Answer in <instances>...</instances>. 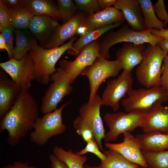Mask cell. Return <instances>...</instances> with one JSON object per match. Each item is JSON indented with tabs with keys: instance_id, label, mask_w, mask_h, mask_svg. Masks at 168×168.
<instances>
[{
	"instance_id": "obj_1",
	"label": "cell",
	"mask_w": 168,
	"mask_h": 168,
	"mask_svg": "<svg viewBox=\"0 0 168 168\" xmlns=\"http://www.w3.org/2000/svg\"><path fill=\"white\" fill-rule=\"evenodd\" d=\"M38 115V106L34 97L28 91L21 90L11 108L0 119V132L7 131L8 144L16 145L33 129Z\"/></svg>"
},
{
	"instance_id": "obj_2",
	"label": "cell",
	"mask_w": 168,
	"mask_h": 168,
	"mask_svg": "<svg viewBox=\"0 0 168 168\" xmlns=\"http://www.w3.org/2000/svg\"><path fill=\"white\" fill-rule=\"evenodd\" d=\"M77 37L74 36L66 44L57 48L46 49L37 44L29 54L34 63L35 79L46 85L50 81V76L56 71L55 65L62 55L72 48Z\"/></svg>"
},
{
	"instance_id": "obj_3",
	"label": "cell",
	"mask_w": 168,
	"mask_h": 168,
	"mask_svg": "<svg viewBox=\"0 0 168 168\" xmlns=\"http://www.w3.org/2000/svg\"><path fill=\"white\" fill-rule=\"evenodd\" d=\"M168 54L157 44L155 46L149 44L146 47L142 60L135 71L136 77L141 84L147 88L161 85L163 61Z\"/></svg>"
},
{
	"instance_id": "obj_4",
	"label": "cell",
	"mask_w": 168,
	"mask_h": 168,
	"mask_svg": "<svg viewBox=\"0 0 168 168\" xmlns=\"http://www.w3.org/2000/svg\"><path fill=\"white\" fill-rule=\"evenodd\" d=\"M152 29L135 31L132 30L128 24L122 26L116 31L109 33L100 43L99 53L101 57L106 59L109 58L110 48L120 42L131 43L135 44L148 43L152 46L156 45L164 39L153 35L151 33Z\"/></svg>"
},
{
	"instance_id": "obj_5",
	"label": "cell",
	"mask_w": 168,
	"mask_h": 168,
	"mask_svg": "<svg viewBox=\"0 0 168 168\" xmlns=\"http://www.w3.org/2000/svg\"><path fill=\"white\" fill-rule=\"evenodd\" d=\"M128 96L121 100V104L126 112L148 113L157 102L163 103L168 101V94L161 85L148 88L133 89Z\"/></svg>"
},
{
	"instance_id": "obj_6",
	"label": "cell",
	"mask_w": 168,
	"mask_h": 168,
	"mask_svg": "<svg viewBox=\"0 0 168 168\" xmlns=\"http://www.w3.org/2000/svg\"><path fill=\"white\" fill-rule=\"evenodd\" d=\"M102 105L101 98L97 94L92 101H88L81 106L79 110V114L74 120L73 126L76 130L84 127L91 129L99 149L103 151L102 140L104 138L105 133L100 115Z\"/></svg>"
},
{
	"instance_id": "obj_7",
	"label": "cell",
	"mask_w": 168,
	"mask_h": 168,
	"mask_svg": "<svg viewBox=\"0 0 168 168\" xmlns=\"http://www.w3.org/2000/svg\"><path fill=\"white\" fill-rule=\"evenodd\" d=\"M70 102L63 104L54 111L37 118L34 130L30 134V140L32 142L38 145H44L51 138L61 134L65 131L66 126L63 123L62 113Z\"/></svg>"
},
{
	"instance_id": "obj_8",
	"label": "cell",
	"mask_w": 168,
	"mask_h": 168,
	"mask_svg": "<svg viewBox=\"0 0 168 168\" xmlns=\"http://www.w3.org/2000/svg\"><path fill=\"white\" fill-rule=\"evenodd\" d=\"M148 113L136 111L106 113L104 120L109 130L105 133L104 141L110 142L116 141L121 134L140 127Z\"/></svg>"
},
{
	"instance_id": "obj_9",
	"label": "cell",
	"mask_w": 168,
	"mask_h": 168,
	"mask_svg": "<svg viewBox=\"0 0 168 168\" xmlns=\"http://www.w3.org/2000/svg\"><path fill=\"white\" fill-rule=\"evenodd\" d=\"M122 69L119 59L110 61L101 56L85 68L81 74L87 77L89 81L90 94L88 101L91 102L95 99L100 86L105 80L117 76Z\"/></svg>"
},
{
	"instance_id": "obj_10",
	"label": "cell",
	"mask_w": 168,
	"mask_h": 168,
	"mask_svg": "<svg viewBox=\"0 0 168 168\" xmlns=\"http://www.w3.org/2000/svg\"><path fill=\"white\" fill-rule=\"evenodd\" d=\"M50 79L52 82L42 100L40 110L44 114L57 109L58 104L73 89L67 73L60 68L50 76Z\"/></svg>"
},
{
	"instance_id": "obj_11",
	"label": "cell",
	"mask_w": 168,
	"mask_h": 168,
	"mask_svg": "<svg viewBox=\"0 0 168 168\" xmlns=\"http://www.w3.org/2000/svg\"><path fill=\"white\" fill-rule=\"evenodd\" d=\"M0 66L21 90L28 91L35 80L34 63L29 53L20 60L12 58L1 63Z\"/></svg>"
},
{
	"instance_id": "obj_12",
	"label": "cell",
	"mask_w": 168,
	"mask_h": 168,
	"mask_svg": "<svg viewBox=\"0 0 168 168\" xmlns=\"http://www.w3.org/2000/svg\"><path fill=\"white\" fill-rule=\"evenodd\" d=\"M131 72L123 70L117 78L109 81L101 97L102 105L109 106L114 112L119 108V102L133 89Z\"/></svg>"
},
{
	"instance_id": "obj_13",
	"label": "cell",
	"mask_w": 168,
	"mask_h": 168,
	"mask_svg": "<svg viewBox=\"0 0 168 168\" xmlns=\"http://www.w3.org/2000/svg\"><path fill=\"white\" fill-rule=\"evenodd\" d=\"M100 43L94 41L84 47L76 58L73 61L62 60L59 63L60 68L66 72L72 83L86 67L91 65L98 57Z\"/></svg>"
},
{
	"instance_id": "obj_14",
	"label": "cell",
	"mask_w": 168,
	"mask_h": 168,
	"mask_svg": "<svg viewBox=\"0 0 168 168\" xmlns=\"http://www.w3.org/2000/svg\"><path fill=\"white\" fill-rule=\"evenodd\" d=\"M124 140L121 142H105L108 149L119 152L130 162L140 166L147 168V164L143 156L139 142L130 132L123 133Z\"/></svg>"
},
{
	"instance_id": "obj_15",
	"label": "cell",
	"mask_w": 168,
	"mask_h": 168,
	"mask_svg": "<svg viewBox=\"0 0 168 168\" xmlns=\"http://www.w3.org/2000/svg\"><path fill=\"white\" fill-rule=\"evenodd\" d=\"M86 14L79 11L70 20L59 25L46 42L42 46L46 49L59 47L68 40L78 34L83 25Z\"/></svg>"
},
{
	"instance_id": "obj_16",
	"label": "cell",
	"mask_w": 168,
	"mask_h": 168,
	"mask_svg": "<svg viewBox=\"0 0 168 168\" xmlns=\"http://www.w3.org/2000/svg\"><path fill=\"white\" fill-rule=\"evenodd\" d=\"M125 20L122 12L114 7L86 15L83 26L80 28V35L97 28L121 22Z\"/></svg>"
},
{
	"instance_id": "obj_17",
	"label": "cell",
	"mask_w": 168,
	"mask_h": 168,
	"mask_svg": "<svg viewBox=\"0 0 168 168\" xmlns=\"http://www.w3.org/2000/svg\"><path fill=\"white\" fill-rule=\"evenodd\" d=\"M114 6L122 12L132 30L137 31L147 30L138 0H116Z\"/></svg>"
},
{
	"instance_id": "obj_18",
	"label": "cell",
	"mask_w": 168,
	"mask_h": 168,
	"mask_svg": "<svg viewBox=\"0 0 168 168\" xmlns=\"http://www.w3.org/2000/svg\"><path fill=\"white\" fill-rule=\"evenodd\" d=\"M143 133L158 131L168 134V106L154 104L141 127Z\"/></svg>"
},
{
	"instance_id": "obj_19",
	"label": "cell",
	"mask_w": 168,
	"mask_h": 168,
	"mask_svg": "<svg viewBox=\"0 0 168 168\" xmlns=\"http://www.w3.org/2000/svg\"><path fill=\"white\" fill-rule=\"evenodd\" d=\"M146 47L144 44L126 43L117 51L116 59L120 61L123 70L131 72L134 68L140 63Z\"/></svg>"
},
{
	"instance_id": "obj_20",
	"label": "cell",
	"mask_w": 168,
	"mask_h": 168,
	"mask_svg": "<svg viewBox=\"0 0 168 168\" xmlns=\"http://www.w3.org/2000/svg\"><path fill=\"white\" fill-rule=\"evenodd\" d=\"M59 25L58 20L49 16H34L28 29L43 46Z\"/></svg>"
},
{
	"instance_id": "obj_21",
	"label": "cell",
	"mask_w": 168,
	"mask_h": 168,
	"mask_svg": "<svg viewBox=\"0 0 168 168\" xmlns=\"http://www.w3.org/2000/svg\"><path fill=\"white\" fill-rule=\"evenodd\" d=\"M21 90L9 78L2 69L0 71V118L3 117L14 103Z\"/></svg>"
},
{
	"instance_id": "obj_22",
	"label": "cell",
	"mask_w": 168,
	"mask_h": 168,
	"mask_svg": "<svg viewBox=\"0 0 168 168\" xmlns=\"http://www.w3.org/2000/svg\"><path fill=\"white\" fill-rule=\"evenodd\" d=\"M142 151L157 152L168 150V134L158 131L136 135Z\"/></svg>"
},
{
	"instance_id": "obj_23",
	"label": "cell",
	"mask_w": 168,
	"mask_h": 168,
	"mask_svg": "<svg viewBox=\"0 0 168 168\" xmlns=\"http://www.w3.org/2000/svg\"><path fill=\"white\" fill-rule=\"evenodd\" d=\"M13 58L20 60L38 44V41L28 29H15Z\"/></svg>"
},
{
	"instance_id": "obj_24",
	"label": "cell",
	"mask_w": 168,
	"mask_h": 168,
	"mask_svg": "<svg viewBox=\"0 0 168 168\" xmlns=\"http://www.w3.org/2000/svg\"><path fill=\"white\" fill-rule=\"evenodd\" d=\"M23 6L33 16H46L61 20L57 5L52 0H23Z\"/></svg>"
},
{
	"instance_id": "obj_25",
	"label": "cell",
	"mask_w": 168,
	"mask_h": 168,
	"mask_svg": "<svg viewBox=\"0 0 168 168\" xmlns=\"http://www.w3.org/2000/svg\"><path fill=\"white\" fill-rule=\"evenodd\" d=\"M121 23V22H118L110 25L94 29L81 35L79 38L73 43L72 48L67 51V54L72 56L78 55L85 46L97 40L99 37L109 30L118 27Z\"/></svg>"
},
{
	"instance_id": "obj_26",
	"label": "cell",
	"mask_w": 168,
	"mask_h": 168,
	"mask_svg": "<svg viewBox=\"0 0 168 168\" xmlns=\"http://www.w3.org/2000/svg\"><path fill=\"white\" fill-rule=\"evenodd\" d=\"M53 154L59 160L64 162L69 168H83L87 157L77 154L70 149L66 150L56 146L53 150Z\"/></svg>"
},
{
	"instance_id": "obj_27",
	"label": "cell",
	"mask_w": 168,
	"mask_h": 168,
	"mask_svg": "<svg viewBox=\"0 0 168 168\" xmlns=\"http://www.w3.org/2000/svg\"><path fill=\"white\" fill-rule=\"evenodd\" d=\"M103 152L106 157L101 161L99 166L100 168H138L140 166L115 151L109 149Z\"/></svg>"
},
{
	"instance_id": "obj_28",
	"label": "cell",
	"mask_w": 168,
	"mask_h": 168,
	"mask_svg": "<svg viewBox=\"0 0 168 168\" xmlns=\"http://www.w3.org/2000/svg\"><path fill=\"white\" fill-rule=\"evenodd\" d=\"M147 29L161 30L167 24L160 21L156 14L153 5L150 0H138Z\"/></svg>"
},
{
	"instance_id": "obj_29",
	"label": "cell",
	"mask_w": 168,
	"mask_h": 168,
	"mask_svg": "<svg viewBox=\"0 0 168 168\" xmlns=\"http://www.w3.org/2000/svg\"><path fill=\"white\" fill-rule=\"evenodd\" d=\"M34 16L23 6L12 10L11 15V24L15 29H28Z\"/></svg>"
},
{
	"instance_id": "obj_30",
	"label": "cell",
	"mask_w": 168,
	"mask_h": 168,
	"mask_svg": "<svg viewBox=\"0 0 168 168\" xmlns=\"http://www.w3.org/2000/svg\"><path fill=\"white\" fill-rule=\"evenodd\" d=\"M147 168H168V150L157 152L142 151Z\"/></svg>"
},
{
	"instance_id": "obj_31",
	"label": "cell",
	"mask_w": 168,
	"mask_h": 168,
	"mask_svg": "<svg viewBox=\"0 0 168 168\" xmlns=\"http://www.w3.org/2000/svg\"><path fill=\"white\" fill-rule=\"evenodd\" d=\"M58 10L61 20L63 23L72 18L79 10L72 0H58Z\"/></svg>"
},
{
	"instance_id": "obj_32",
	"label": "cell",
	"mask_w": 168,
	"mask_h": 168,
	"mask_svg": "<svg viewBox=\"0 0 168 168\" xmlns=\"http://www.w3.org/2000/svg\"><path fill=\"white\" fill-rule=\"evenodd\" d=\"M73 1L79 11L86 15L101 10L97 0H74Z\"/></svg>"
},
{
	"instance_id": "obj_33",
	"label": "cell",
	"mask_w": 168,
	"mask_h": 168,
	"mask_svg": "<svg viewBox=\"0 0 168 168\" xmlns=\"http://www.w3.org/2000/svg\"><path fill=\"white\" fill-rule=\"evenodd\" d=\"M15 29L12 25L0 28V31L6 41L9 52L8 56L10 59L13 58V41L15 36Z\"/></svg>"
},
{
	"instance_id": "obj_34",
	"label": "cell",
	"mask_w": 168,
	"mask_h": 168,
	"mask_svg": "<svg viewBox=\"0 0 168 168\" xmlns=\"http://www.w3.org/2000/svg\"><path fill=\"white\" fill-rule=\"evenodd\" d=\"M75 152L81 155H83L88 152L92 153L99 158L101 161L104 160L106 157L105 154L100 150L94 139L87 142L86 145L84 148Z\"/></svg>"
},
{
	"instance_id": "obj_35",
	"label": "cell",
	"mask_w": 168,
	"mask_h": 168,
	"mask_svg": "<svg viewBox=\"0 0 168 168\" xmlns=\"http://www.w3.org/2000/svg\"><path fill=\"white\" fill-rule=\"evenodd\" d=\"M12 10L2 0H0V28L11 25V22Z\"/></svg>"
},
{
	"instance_id": "obj_36",
	"label": "cell",
	"mask_w": 168,
	"mask_h": 168,
	"mask_svg": "<svg viewBox=\"0 0 168 168\" xmlns=\"http://www.w3.org/2000/svg\"><path fill=\"white\" fill-rule=\"evenodd\" d=\"M153 5L156 14L160 21L168 24V13L164 3V1L158 0Z\"/></svg>"
},
{
	"instance_id": "obj_37",
	"label": "cell",
	"mask_w": 168,
	"mask_h": 168,
	"mask_svg": "<svg viewBox=\"0 0 168 168\" xmlns=\"http://www.w3.org/2000/svg\"><path fill=\"white\" fill-rule=\"evenodd\" d=\"M162 70L161 86L166 90L168 94V54L163 60Z\"/></svg>"
},
{
	"instance_id": "obj_38",
	"label": "cell",
	"mask_w": 168,
	"mask_h": 168,
	"mask_svg": "<svg viewBox=\"0 0 168 168\" xmlns=\"http://www.w3.org/2000/svg\"><path fill=\"white\" fill-rule=\"evenodd\" d=\"M77 134L81 136L84 141L87 142L89 141L94 139L92 131L87 128H82L76 130Z\"/></svg>"
},
{
	"instance_id": "obj_39",
	"label": "cell",
	"mask_w": 168,
	"mask_h": 168,
	"mask_svg": "<svg viewBox=\"0 0 168 168\" xmlns=\"http://www.w3.org/2000/svg\"><path fill=\"white\" fill-rule=\"evenodd\" d=\"M1 168H41L34 166L30 165L28 161H16L12 163L3 166Z\"/></svg>"
},
{
	"instance_id": "obj_40",
	"label": "cell",
	"mask_w": 168,
	"mask_h": 168,
	"mask_svg": "<svg viewBox=\"0 0 168 168\" xmlns=\"http://www.w3.org/2000/svg\"><path fill=\"white\" fill-rule=\"evenodd\" d=\"M50 162V168H69L67 165L58 159L53 153L49 156Z\"/></svg>"
},
{
	"instance_id": "obj_41",
	"label": "cell",
	"mask_w": 168,
	"mask_h": 168,
	"mask_svg": "<svg viewBox=\"0 0 168 168\" xmlns=\"http://www.w3.org/2000/svg\"><path fill=\"white\" fill-rule=\"evenodd\" d=\"M12 10L23 6V0H2Z\"/></svg>"
},
{
	"instance_id": "obj_42",
	"label": "cell",
	"mask_w": 168,
	"mask_h": 168,
	"mask_svg": "<svg viewBox=\"0 0 168 168\" xmlns=\"http://www.w3.org/2000/svg\"><path fill=\"white\" fill-rule=\"evenodd\" d=\"M151 33L153 35L162 38L164 40H168V29H152Z\"/></svg>"
},
{
	"instance_id": "obj_43",
	"label": "cell",
	"mask_w": 168,
	"mask_h": 168,
	"mask_svg": "<svg viewBox=\"0 0 168 168\" xmlns=\"http://www.w3.org/2000/svg\"><path fill=\"white\" fill-rule=\"evenodd\" d=\"M116 0H98V2L101 10L111 7L114 5Z\"/></svg>"
},
{
	"instance_id": "obj_44",
	"label": "cell",
	"mask_w": 168,
	"mask_h": 168,
	"mask_svg": "<svg viewBox=\"0 0 168 168\" xmlns=\"http://www.w3.org/2000/svg\"><path fill=\"white\" fill-rule=\"evenodd\" d=\"M157 44L162 50L168 53V40H164Z\"/></svg>"
},
{
	"instance_id": "obj_45",
	"label": "cell",
	"mask_w": 168,
	"mask_h": 168,
	"mask_svg": "<svg viewBox=\"0 0 168 168\" xmlns=\"http://www.w3.org/2000/svg\"><path fill=\"white\" fill-rule=\"evenodd\" d=\"M0 49L1 50H6L7 53L9 52L8 48L6 41L2 35L0 34Z\"/></svg>"
},
{
	"instance_id": "obj_46",
	"label": "cell",
	"mask_w": 168,
	"mask_h": 168,
	"mask_svg": "<svg viewBox=\"0 0 168 168\" xmlns=\"http://www.w3.org/2000/svg\"><path fill=\"white\" fill-rule=\"evenodd\" d=\"M83 168H100L99 166H90L87 164H85Z\"/></svg>"
},
{
	"instance_id": "obj_47",
	"label": "cell",
	"mask_w": 168,
	"mask_h": 168,
	"mask_svg": "<svg viewBox=\"0 0 168 168\" xmlns=\"http://www.w3.org/2000/svg\"><path fill=\"white\" fill-rule=\"evenodd\" d=\"M138 168H145V167L139 166Z\"/></svg>"
}]
</instances>
